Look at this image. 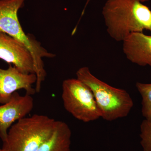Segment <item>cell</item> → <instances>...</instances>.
I'll return each mask as SVG.
<instances>
[{
  "mask_svg": "<svg viewBox=\"0 0 151 151\" xmlns=\"http://www.w3.org/2000/svg\"><path fill=\"white\" fill-rule=\"evenodd\" d=\"M102 14L112 38L123 41L131 34L151 32V11L139 0H108Z\"/></svg>",
  "mask_w": 151,
  "mask_h": 151,
  "instance_id": "obj_1",
  "label": "cell"
},
{
  "mask_svg": "<svg viewBox=\"0 0 151 151\" xmlns=\"http://www.w3.org/2000/svg\"><path fill=\"white\" fill-rule=\"evenodd\" d=\"M58 121L35 114L13 124L2 148L5 151H37L51 137Z\"/></svg>",
  "mask_w": 151,
  "mask_h": 151,
  "instance_id": "obj_4",
  "label": "cell"
},
{
  "mask_svg": "<svg viewBox=\"0 0 151 151\" xmlns=\"http://www.w3.org/2000/svg\"><path fill=\"white\" fill-rule=\"evenodd\" d=\"M0 59L12 64L25 74L35 73L30 52L18 40L0 32Z\"/></svg>",
  "mask_w": 151,
  "mask_h": 151,
  "instance_id": "obj_8",
  "label": "cell"
},
{
  "mask_svg": "<svg viewBox=\"0 0 151 151\" xmlns=\"http://www.w3.org/2000/svg\"><path fill=\"white\" fill-rule=\"evenodd\" d=\"M140 137L143 151H151V121L143 120L140 125Z\"/></svg>",
  "mask_w": 151,
  "mask_h": 151,
  "instance_id": "obj_12",
  "label": "cell"
},
{
  "mask_svg": "<svg viewBox=\"0 0 151 151\" xmlns=\"http://www.w3.org/2000/svg\"><path fill=\"white\" fill-rule=\"evenodd\" d=\"M71 131L65 122L58 121L56 129L37 151H70Z\"/></svg>",
  "mask_w": 151,
  "mask_h": 151,
  "instance_id": "obj_10",
  "label": "cell"
},
{
  "mask_svg": "<svg viewBox=\"0 0 151 151\" xmlns=\"http://www.w3.org/2000/svg\"><path fill=\"white\" fill-rule=\"evenodd\" d=\"M25 1L0 0V32L18 40L30 52L37 76L35 86L40 89L47 75L42 58H52L55 55L49 52L35 38L24 31L19 21L18 12L23 6Z\"/></svg>",
  "mask_w": 151,
  "mask_h": 151,
  "instance_id": "obj_2",
  "label": "cell"
},
{
  "mask_svg": "<svg viewBox=\"0 0 151 151\" xmlns=\"http://www.w3.org/2000/svg\"><path fill=\"white\" fill-rule=\"evenodd\" d=\"M62 99L65 110L84 123L101 118V113L89 86L78 78H69L62 84Z\"/></svg>",
  "mask_w": 151,
  "mask_h": 151,
  "instance_id": "obj_5",
  "label": "cell"
},
{
  "mask_svg": "<svg viewBox=\"0 0 151 151\" xmlns=\"http://www.w3.org/2000/svg\"><path fill=\"white\" fill-rule=\"evenodd\" d=\"M139 1H140L141 2L143 3L147 1H149V0H139Z\"/></svg>",
  "mask_w": 151,
  "mask_h": 151,
  "instance_id": "obj_14",
  "label": "cell"
},
{
  "mask_svg": "<svg viewBox=\"0 0 151 151\" xmlns=\"http://www.w3.org/2000/svg\"><path fill=\"white\" fill-rule=\"evenodd\" d=\"M123 43V51L130 61L140 66H151V35L133 33Z\"/></svg>",
  "mask_w": 151,
  "mask_h": 151,
  "instance_id": "obj_9",
  "label": "cell"
},
{
  "mask_svg": "<svg viewBox=\"0 0 151 151\" xmlns=\"http://www.w3.org/2000/svg\"><path fill=\"white\" fill-rule=\"evenodd\" d=\"M91 0H86V4H85V6H84V9H83V11H82V12H81V17H80V19H81V18L82 17V16L84 15V13H85V9H86V6H87V5H88V4L89 3V2L91 1Z\"/></svg>",
  "mask_w": 151,
  "mask_h": 151,
  "instance_id": "obj_13",
  "label": "cell"
},
{
  "mask_svg": "<svg viewBox=\"0 0 151 151\" xmlns=\"http://www.w3.org/2000/svg\"><path fill=\"white\" fill-rule=\"evenodd\" d=\"M34 107L32 95H20L17 92L13 94L10 100L0 105V138L5 142L9 129L15 122L26 117Z\"/></svg>",
  "mask_w": 151,
  "mask_h": 151,
  "instance_id": "obj_6",
  "label": "cell"
},
{
  "mask_svg": "<svg viewBox=\"0 0 151 151\" xmlns=\"http://www.w3.org/2000/svg\"><path fill=\"white\" fill-rule=\"evenodd\" d=\"M136 87L142 97V113L145 119L151 121V83H136Z\"/></svg>",
  "mask_w": 151,
  "mask_h": 151,
  "instance_id": "obj_11",
  "label": "cell"
},
{
  "mask_svg": "<svg viewBox=\"0 0 151 151\" xmlns=\"http://www.w3.org/2000/svg\"><path fill=\"white\" fill-rule=\"evenodd\" d=\"M76 75L77 78L89 86L92 91L101 118L112 122L129 115L134 106V102L126 90L113 87L100 80L86 66L80 68Z\"/></svg>",
  "mask_w": 151,
  "mask_h": 151,
  "instance_id": "obj_3",
  "label": "cell"
},
{
  "mask_svg": "<svg viewBox=\"0 0 151 151\" xmlns=\"http://www.w3.org/2000/svg\"><path fill=\"white\" fill-rule=\"evenodd\" d=\"M36 81L35 73H22L12 64H9L7 69L0 68V105L8 102L13 94L20 89L33 95L36 92L32 85Z\"/></svg>",
  "mask_w": 151,
  "mask_h": 151,
  "instance_id": "obj_7",
  "label": "cell"
},
{
  "mask_svg": "<svg viewBox=\"0 0 151 151\" xmlns=\"http://www.w3.org/2000/svg\"><path fill=\"white\" fill-rule=\"evenodd\" d=\"M0 151H5L2 148H0Z\"/></svg>",
  "mask_w": 151,
  "mask_h": 151,
  "instance_id": "obj_15",
  "label": "cell"
}]
</instances>
